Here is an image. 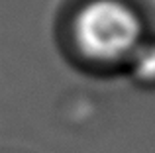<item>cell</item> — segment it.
<instances>
[{"instance_id":"cell-1","label":"cell","mask_w":155,"mask_h":153,"mask_svg":"<svg viewBox=\"0 0 155 153\" xmlns=\"http://www.w3.org/2000/svg\"><path fill=\"white\" fill-rule=\"evenodd\" d=\"M140 16L122 0H91L71 24V35L83 59L96 65H116L141 47Z\"/></svg>"},{"instance_id":"cell-2","label":"cell","mask_w":155,"mask_h":153,"mask_svg":"<svg viewBox=\"0 0 155 153\" xmlns=\"http://www.w3.org/2000/svg\"><path fill=\"white\" fill-rule=\"evenodd\" d=\"M134 71L141 80H155V45H141L134 53Z\"/></svg>"}]
</instances>
